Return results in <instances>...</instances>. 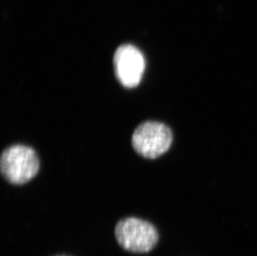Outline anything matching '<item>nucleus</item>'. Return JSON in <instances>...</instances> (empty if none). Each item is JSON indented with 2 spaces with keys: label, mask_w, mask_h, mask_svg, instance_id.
Wrapping results in <instances>:
<instances>
[{
  "label": "nucleus",
  "mask_w": 257,
  "mask_h": 256,
  "mask_svg": "<svg viewBox=\"0 0 257 256\" xmlns=\"http://www.w3.org/2000/svg\"><path fill=\"white\" fill-rule=\"evenodd\" d=\"M0 169L3 177L9 182L23 185L31 181L39 172V157L27 146L13 145L3 152Z\"/></svg>",
  "instance_id": "f257e3e1"
},
{
  "label": "nucleus",
  "mask_w": 257,
  "mask_h": 256,
  "mask_svg": "<svg viewBox=\"0 0 257 256\" xmlns=\"http://www.w3.org/2000/svg\"><path fill=\"white\" fill-rule=\"evenodd\" d=\"M115 236L121 248L134 253L151 251L159 239L153 224L135 217L120 220L115 227Z\"/></svg>",
  "instance_id": "f03ea898"
},
{
  "label": "nucleus",
  "mask_w": 257,
  "mask_h": 256,
  "mask_svg": "<svg viewBox=\"0 0 257 256\" xmlns=\"http://www.w3.org/2000/svg\"><path fill=\"white\" fill-rule=\"evenodd\" d=\"M172 140L173 136L169 126L159 121H148L135 129L132 144L139 155L154 159L169 150Z\"/></svg>",
  "instance_id": "7ed1b4c3"
},
{
  "label": "nucleus",
  "mask_w": 257,
  "mask_h": 256,
  "mask_svg": "<svg viewBox=\"0 0 257 256\" xmlns=\"http://www.w3.org/2000/svg\"><path fill=\"white\" fill-rule=\"evenodd\" d=\"M115 74L123 87L134 88L139 86L145 71L143 53L131 44H124L115 52L113 58Z\"/></svg>",
  "instance_id": "20e7f679"
}]
</instances>
